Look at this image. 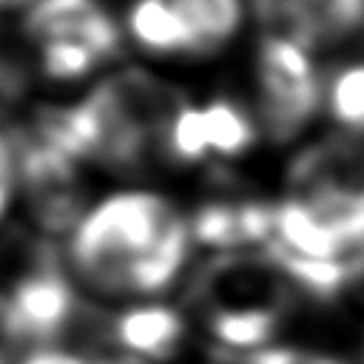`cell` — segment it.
<instances>
[{"mask_svg": "<svg viewBox=\"0 0 364 364\" xmlns=\"http://www.w3.org/2000/svg\"><path fill=\"white\" fill-rule=\"evenodd\" d=\"M287 364H341V361L333 355H324V353H299L296 350Z\"/></svg>", "mask_w": 364, "mask_h": 364, "instance_id": "obj_17", "label": "cell"}, {"mask_svg": "<svg viewBox=\"0 0 364 364\" xmlns=\"http://www.w3.org/2000/svg\"><path fill=\"white\" fill-rule=\"evenodd\" d=\"M282 316V307H208L205 330L222 353H250L273 341Z\"/></svg>", "mask_w": 364, "mask_h": 364, "instance_id": "obj_9", "label": "cell"}, {"mask_svg": "<svg viewBox=\"0 0 364 364\" xmlns=\"http://www.w3.org/2000/svg\"><path fill=\"white\" fill-rule=\"evenodd\" d=\"M17 364H88L80 353L60 350V347H37L17 358Z\"/></svg>", "mask_w": 364, "mask_h": 364, "instance_id": "obj_16", "label": "cell"}, {"mask_svg": "<svg viewBox=\"0 0 364 364\" xmlns=\"http://www.w3.org/2000/svg\"><path fill=\"white\" fill-rule=\"evenodd\" d=\"M162 156L173 165H199L208 159L210 148H208V136H205V122H202V108L193 102H182L176 108V114L171 117L165 134H162V145H159Z\"/></svg>", "mask_w": 364, "mask_h": 364, "instance_id": "obj_13", "label": "cell"}, {"mask_svg": "<svg viewBox=\"0 0 364 364\" xmlns=\"http://www.w3.org/2000/svg\"><path fill=\"white\" fill-rule=\"evenodd\" d=\"M259 117L270 142H293L321 105V77L310 51L287 34L270 31L256 51Z\"/></svg>", "mask_w": 364, "mask_h": 364, "instance_id": "obj_3", "label": "cell"}, {"mask_svg": "<svg viewBox=\"0 0 364 364\" xmlns=\"http://www.w3.org/2000/svg\"><path fill=\"white\" fill-rule=\"evenodd\" d=\"M17 185V171H14V139L0 131V219L6 216L11 196Z\"/></svg>", "mask_w": 364, "mask_h": 364, "instance_id": "obj_15", "label": "cell"}, {"mask_svg": "<svg viewBox=\"0 0 364 364\" xmlns=\"http://www.w3.org/2000/svg\"><path fill=\"white\" fill-rule=\"evenodd\" d=\"M191 242L188 219L168 196L117 191L82 210L68 236V262L102 296H151L179 279Z\"/></svg>", "mask_w": 364, "mask_h": 364, "instance_id": "obj_1", "label": "cell"}, {"mask_svg": "<svg viewBox=\"0 0 364 364\" xmlns=\"http://www.w3.org/2000/svg\"><path fill=\"white\" fill-rule=\"evenodd\" d=\"M199 108H202V122H205L210 154L222 159H236L256 145L259 125L236 100L213 97Z\"/></svg>", "mask_w": 364, "mask_h": 364, "instance_id": "obj_11", "label": "cell"}, {"mask_svg": "<svg viewBox=\"0 0 364 364\" xmlns=\"http://www.w3.org/2000/svg\"><path fill=\"white\" fill-rule=\"evenodd\" d=\"M125 31L148 54L202 57L196 34L168 0H134L125 14Z\"/></svg>", "mask_w": 364, "mask_h": 364, "instance_id": "obj_8", "label": "cell"}, {"mask_svg": "<svg viewBox=\"0 0 364 364\" xmlns=\"http://www.w3.org/2000/svg\"><path fill=\"white\" fill-rule=\"evenodd\" d=\"M270 245L301 259H344V247L336 236L304 208L299 199L284 196L273 205V236Z\"/></svg>", "mask_w": 364, "mask_h": 364, "instance_id": "obj_10", "label": "cell"}, {"mask_svg": "<svg viewBox=\"0 0 364 364\" xmlns=\"http://www.w3.org/2000/svg\"><path fill=\"white\" fill-rule=\"evenodd\" d=\"M94 336H108L122 355L131 358H168L179 350L188 324L176 307L168 304H131L108 318L94 313Z\"/></svg>", "mask_w": 364, "mask_h": 364, "instance_id": "obj_5", "label": "cell"}, {"mask_svg": "<svg viewBox=\"0 0 364 364\" xmlns=\"http://www.w3.org/2000/svg\"><path fill=\"white\" fill-rule=\"evenodd\" d=\"M327 111L336 125H341L350 136H364V63L341 65L324 91Z\"/></svg>", "mask_w": 364, "mask_h": 364, "instance_id": "obj_14", "label": "cell"}, {"mask_svg": "<svg viewBox=\"0 0 364 364\" xmlns=\"http://www.w3.org/2000/svg\"><path fill=\"white\" fill-rule=\"evenodd\" d=\"M191 26L199 43V54H216L228 46L242 26L245 0H168Z\"/></svg>", "mask_w": 364, "mask_h": 364, "instance_id": "obj_12", "label": "cell"}, {"mask_svg": "<svg viewBox=\"0 0 364 364\" xmlns=\"http://www.w3.org/2000/svg\"><path fill=\"white\" fill-rule=\"evenodd\" d=\"M287 196L299 199L344 247H364V145L324 136L304 145L287 168Z\"/></svg>", "mask_w": 364, "mask_h": 364, "instance_id": "obj_2", "label": "cell"}, {"mask_svg": "<svg viewBox=\"0 0 364 364\" xmlns=\"http://www.w3.org/2000/svg\"><path fill=\"white\" fill-rule=\"evenodd\" d=\"M279 26L307 51L330 48L364 28V0H282Z\"/></svg>", "mask_w": 364, "mask_h": 364, "instance_id": "obj_7", "label": "cell"}, {"mask_svg": "<svg viewBox=\"0 0 364 364\" xmlns=\"http://www.w3.org/2000/svg\"><path fill=\"white\" fill-rule=\"evenodd\" d=\"M191 239L208 247L233 250L250 245H267L273 236V205L256 199L208 202L188 219Z\"/></svg>", "mask_w": 364, "mask_h": 364, "instance_id": "obj_6", "label": "cell"}, {"mask_svg": "<svg viewBox=\"0 0 364 364\" xmlns=\"http://www.w3.org/2000/svg\"><path fill=\"white\" fill-rule=\"evenodd\" d=\"M26 34L34 46L80 43L102 63L122 51V28L97 0H34L26 14Z\"/></svg>", "mask_w": 364, "mask_h": 364, "instance_id": "obj_4", "label": "cell"}]
</instances>
